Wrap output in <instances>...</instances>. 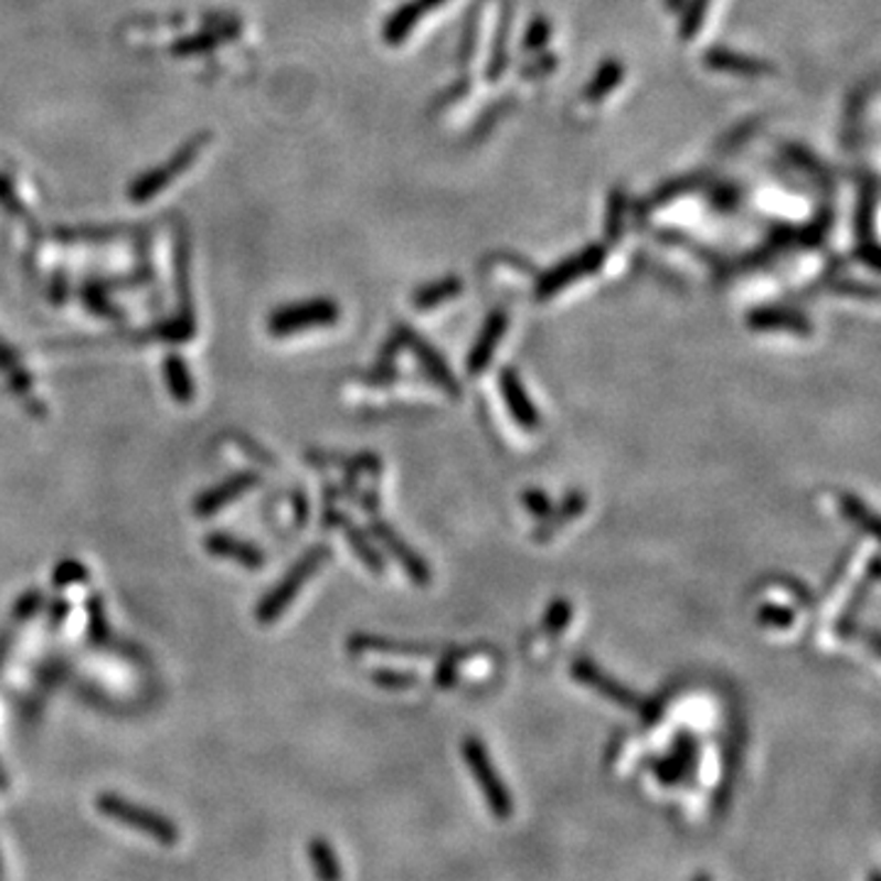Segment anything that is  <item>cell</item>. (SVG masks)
Returning <instances> with one entry per match:
<instances>
[{
	"instance_id": "6da1fadb",
	"label": "cell",
	"mask_w": 881,
	"mask_h": 881,
	"mask_svg": "<svg viewBox=\"0 0 881 881\" xmlns=\"http://www.w3.org/2000/svg\"><path fill=\"white\" fill-rule=\"evenodd\" d=\"M96 808L104 813L106 818L116 820L126 828L138 830L164 847H172L179 842V838H182V830H179V826L172 818H167V816H162V813H157L152 808L132 804V800L123 798L118 794H100L96 798Z\"/></svg>"
},
{
	"instance_id": "7a4b0ae2",
	"label": "cell",
	"mask_w": 881,
	"mask_h": 881,
	"mask_svg": "<svg viewBox=\"0 0 881 881\" xmlns=\"http://www.w3.org/2000/svg\"><path fill=\"white\" fill-rule=\"evenodd\" d=\"M326 561H329V546H323V544L311 546L307 553H304V556L297 561V566H291L285 579H282L273 587V591H269L263 597V601H259V605H257V619H259V623H263V625L275 623V619L289 607V603L294 601V597L299 595L301 585L307 583L311 575L323 566Z\"/></svg>"
},
{
	"instance_id": "3957f363",
	"label": "cell",
	"mask_w": 881,
	"mask_h": 881,
	"mask_svg": "<svg viewBox=\"0 0 881 881\" xmlns=\"http://www.w3.org/2000/svg\"><path fill=\"white\" fill-rule=\"evenodd\" d=\"M463 760H466L468 769L473 772V776H476L480 794L485 796V804H488V808L492 810V816L500 820L512 818L514 813L512 794L507 790L502 776L497 774L488 750H485V744L478 737L463 740Z\"/></svg>"
},
{
	"instance_id": "277c9868",
	"label": "cell",
	"mask_w": 881,
	"mask_h": 881,
	"mask_svg": "<svg viewBox=\"0 0 881 881\" xmlns=\"http://www.w3.org/2000/svg\"><path fill=\"white\" fill-rule=\"evenodd\" d=\"M338 321V304L331 299H307L289 307L277 309L267 321V331L273 336H294L299 331L331 326Z\"/></svg>"
},
{
	"instance_id": "5b68a950",
	"label": "cell",
	"mask_w": 881,
	"mask_h": 881,
	"mask_svg": "<svg viewBox=\"0 0 881 881\" xmlns=\"http://www.w3.org/2000/svg\"><path fill=\"white\" fill-rule=\"evenodd\" d=\"M605 245L593 243L583 247L581 253H575L566 259H561L559 265H553L549 273H544L537 282V297L549 299L553 294H559L561 289H566L573 282H579L587 275H593L595 269H601L605 263Z\"/></svg>"
},
{
	"instance_id": "8992f818",
	"label": "cell",
	"mask_w": 881,
	"mask_h": 881,
	"mask_svg": "<svg viewBox=\"0 0 881 881\" xmlns=\"http://www.w3.org/2000/svg\"><path fill=\"white\" fill-rule=\"evenodd\" d=\"M206 142H209L206 135H199V138L189 140L182 147V150H179L167 164H162L160 169H152V172H147L145 177H140L138 182L130 187V201L145 203V201H150L157 194V191H162L164 187L172 184V179L177 174H182L184 169H189L191 164H194V160H197L203 147H206Z\"/></svg>"
},
{
	"instance_id": "52a82bcc",
	"label": "cell",
	"mask_w": 881,
	"mask_h": 881,
	"mask_svg": "<svg viewBox=\"0 0 881 881\" xmlns=\"http://www.w3.org/2000/svg\"><path fill=\"white\" fill-rule=\"evenodd\" d=\"M571 671L581 683H585L587 688H593V691H597L603 698H609L619 708L639 710L641 715H647V705H644V700L635 691H629L627 686L615 681L613 676H607L595 661L583 659V657L575 659L573 666H571Z\"/></svg>"
},
{
	"instance_id": "ba28073f",
	"label": "cell",
	"mask_w": 881,
	"mask_h": 881,
	"mask_svg": "<svg viewBox=\"0 0 881 881\" xmlns=\"http://www.w3.org/2000/svg\"><path fill=\"white\" fill-rule=\"evenodd\" d=\"M397 338H400V343L412 348V353L416 355V360H420L422 368L426 370V375L432 378L436 385L444 388L450 394V397H458V394H460L458 380L454 378V372H450V368L446 365V360L440 358V353L432 343H426L420 333L412 331V329H404V326L400 329Z\"/></svg>"
},
{
	"instance_id": "9c48e42d",
	"label": "cell",
	"mask_w": 881,
	"mask_h": 881,
	"mask_svg": "<svg viewBox=\"0 0 881 881\" xmlns=\"http://www.w3.org/2000/svg\"><path fill=\"white\" fill-rule=\"evenodd\" d=\"M372 534L382 541V546H385L392 556L402 563V569L410 573L416 583H422V585L428 583V579H432V571L426 569L424 559L414 549H410V544H406V541L397 532H394L388 522H382V519H372Z\"/></svg>"
},
{
	"instance_id": "30bf717a",
	"label": "cell",
	"mask_w": 881,
	"mask_h": 881,
	"mask_svg": "<svg viewBox=\"0 0 881 881\" xmlns=\"http://www.w3.org/2000/svg\"><path fill=\"white\" fill-rule=\"evenodd\" d=\"M507 331V316L502 311H495L488 316V321H485L480 336L476 338V343H473L470 353H468V372L470 375H480V372L490 365V360L495 355L497 346H500L502 336Z\"/></svg>"
},
{
	"instance_id": "8fae6325",
	"label": "cell",
	"mask_w": 881,
	"mask_h": 881,
	"mask_svg": "<svg viewBox=\"0 0 881 881\" xmlns=\"http://www.w3.org/2000/svg\"><path fill=\"white\" fill-rule=\"evenodd\" d=\"M257 482H259L257 473H238V476L223 480L219 488H211V490L203 492L199 500L194 502V512L199 517L216 514L221 507L233 502L235 497H241L245 490H251L253 485H257Z\"/></svg>"
},
{
	"instance_id": "7c38bea8",
	"label": "cell",
	"mask_w": 881,
	"mask_h": 881,
	"mask_svg": "<svg viewBox=\"0 0 881 881\" xmlns=\"http://www.w3.org/2000/svg\"><path fill=\"white\" fill-rule=\"evenodd\" d=\"M703 62L713 72H725V74H737V76H762V74L772 72V66L764 60H760V56H750V54L734 52L728 47L708 50L703 54Z\"/></svg>"
},
{
	"instance_id": "4fadbf2b",
	"label": "cell",
	"mask_w": 881,
	"mask_h": 881,
	"mask_svg": "<svg viewBox=\"0 0 881 881\" xmlns=\"http://www.w3.org/2000/svg\"><path fill=\"white\" fill-rule=\"evenodd\" d=\"M500 390H502V397L510 406V412L514 416V422L524 428H537L539 426V412L534 402L529 400V394L522 385V380H519L517 372L512 368H505L502 375H500Z\"/></svg>"
},
{
	"instance_id": "5bb4252c",
	"label": "cell",
	"mask_w": 881,
	"mask_h": 881,
	"mask_svg": "<svg viewBox=\"0 0 881 881\" xmlns=\"http://www.w3.org/2000/svg\"><path fill=\"white\" fill-rule=\"evenodd\" d=\"M206 551L213 553V556L241 563V566L251 569V571H257L265 563V553L257 546L247 544V541H243V539H235L231 534H223V532L206 537Z\"/></svg>"
},
{
	"instance_id": "9a60e30c",
	"label": "cell",
	"mask_w": 881,
	"mask_h": 881,
	"mask_svg": "<svg viewBox=\"0 0 881 881\" xmlns=\"http://www.w3.org/2000/svg\"><path fill=\"white\" fill-rule=\"evenodd\" d=\"M747 321L754 331H794L798 336L810 333V321L804 314H798L794 309H782V307L754 309Z\"/></svg>"
},
{
	"instance_id": "2e32d148",
	"label": "cell",
	"mask_w": 881,
	"mask_h": 881,
	"mask_svg": "<svg viewBox=\"0 0 881 881\" xmlns=\"http://www.w3.org/2000/svg\"><path fill=\"white\" fill-rule=\"evenodd\" d=\"M510 35H512V6L505 3L500 25L495 30V42L490 47L488 70H485V82L488 84L500 82L507 64H510Z\"/></svg>"
},
{
	"instance_id": "e0dca14e",
	"label": "cell",
	"mask_w": 881,
	"mask_h": 881,
	"mask_svg": "<svg viewBox=\"0 0 881 881\" xmlns=\"http://www.w3.org/2000/svg\"><path fill=\"white\" fill-rule=\"evenodd\" d=\"M331 522L343 529V534H346V539H348V544L353 546V551L358 553V559L363 561L372 573H382V571H385V561H382V556L378 553V549L370 544V539H368L365 532H360V529H358L355 524H350L348 519H346L343 514H338L336 510L326 512V524H331Z\"/></svg>"
},
{
	"instance_id": "ac0fdd59",
	"label": "cell",
	"mask_w": 881,
	"mask_h": 881,
	"mask_svg": "<svg viewBox=\"0 0 881 881\" xmlns=\"http://www.w3.org/2000/svg\"><path fill=\"white\" fill-rule=\"evenodd\" d=\"M307 855L319 881H343L341 860H338V852L333 850V845L329 840L311 838L307 845Z\"/></svg>"
},
{
	"instance_id": "d6986e66",
	"label": "cell",
	"mask_w": 881,
	"mask_h": 881,
	"mask_svg": "<svg viewBox=\"0 0 881 881\" xmlns=\"http://www.w3.org/2000/svg\"><path fill=\"white\" fill-rule=\"evenodd\" d=\"M623 78H625L623 62L605 60L601 66H597V72L591 78V84L585 86L583 98L591 100V104H597V100H603L605 96L613 94L615 88L623 84Z\"/></svg>"
},
{
	"instance_id": "ffe728a7",
	"label": "cell",
	"mask_w": 881,
	"mask_h": 881,
	"mask_svg": "<svg viewBox=\"0 0 881 881\" xmlns=\"http://www.w3.org/2000/svg\"><path fill=\"white\" fill-rule=\"evenodd\" d=\"M422 13L416 10L412 0H406L404 6H400L394 13L388 18L385 28H382V38L390 44V47H400V44L412 35L414 28L420 25Z\"/></svg>"
},
{
	"instance_id": "44dd1931",
	"label": "cell",
	"mask_w": 881,
	"mask_h": 881,
	"mask_svg": "<svg viewBox=\"0 0 881 881\" xmlns=\"http://www.w3.org/2000/svg\"><path fill=\"white\" fill-rule=\"evenodd\" d=\"M460 291H463L460 277L450 275L444 279H436V282H432V285H426L414 294V307L416 309H434V307H438V304L456 299Z\"/></svg>"
},
{
	"instance_id": "7402d4cb",
	"label": "cell",
	"mask_w": 881,
	"mask_h": 881,
	"mask_svg": "<svg viewBox=\"0 0 881 881\" xmlns=\"http://www.w3.org/2000/svg\"><path fill=\"white\" fill-rule=\"evenodd\" d=\"M164 382L169 388V394H172L177 402L187 404L194 400V382H191L184 360L179 355H169L164 360Z\"/></svg>"
},
{
	"instance_id": "603a6c76",
	"label": "cell",
	"mask_w": 881,
	"mask_h": 881,
	"mask_svg": "<svg viewBox=\"0 0 881 881\" xmlns=\"http://www.w3.org/2000/svg\"><path fill=\"white\" fill-rule=\"evenodd\" d=\"M713 0H683L681 6V22H679V38L683 42H691L710 13Z\"/></svg>"
},
{
	"instance_id": "cb8c5ba5",
	"label": "cell",
	"mask_w": 881,
	"mask_h": 881,
	"mask_svg": "<svg viewBox=\"0 0 881 881\" xmlns=\"http://www.w3.org/2000/svg\"><path fill=\"white\" fill-rule=\"evenodd\" d=\"M874 206H877V189L874 184L869 182L862 191H860V203H857V216H855V231H857V238L862 243L864 241H872V229H874Z\"/></svg>"
},
{
	"instance_id": "d4e9b609",
	"label": "cell",
	"mask_w": 881,
	"mask_h": 881,
	"mask_svg": "<svg viewBox=\"0 0 881 881\" xmlns=\"http://www.w3.org/2000/svg\"><path fill=\"white\" fill-rule=\"evenodd\" d=\"M625 216H627V194L615 189L607 199V216H605V238L609 245H615L619 241V235H623Z\"/></svg>"
},
{
	"instance_id": "484cf974",
	"label": "cell",
	"mask_w": 881,
	"mask_h": 881,
	"mask_svg": "<svg viewBox=\"0 0 881 881\" xmlns=\"http://www.w3.org/2000/svg\"><path fill=\"white\" fill-rule=\"evenodd\" d=\"M583 507H585V497L581 495V492H571L566 500H563V505L559 507V510H551L546 517H544V532H541L539 537L544 539V537H549L551 532H556V529L561 527V524H566V522H571V519H575L579 517L581 512H583Z\"/></svg>"
},
{
	"instance_id": "4316f807",
	"label": "cell",
	"mask_w": 881,
	"mask_h": 881,
	"mask_svg": "<svg viewBox=\"0 0 881 881\" xmlns=\"http://www.w3.org/2000/svg\"><path fill=\"white\" fill-rule=\"evenodd\" d=\"M478 32H480V6H476L466 18V28H463L460 44H458V66L466 70L468 64H473V56L478 50Z\"/></svg>"
},
{
	"instance_id": "83f0119b",
	"label": "cell",
	"mask_w": 881,
	"mask_h": 881,
	"mask_svg": "<svg viewBox=\"0 0 881 881\" xmlns=\"http://www.w3.org/2000/svg\"><path fill=\"white\" fill-rule=\"evenodd\" d=\"M0 370L6 372L8 382H10V388H13L18 394H25V392L30 390V378H28V372L22 370L20 360L15 358L13 350H10L3 341H0Z\"/></svg>"
},
{
	"instance_id": "f1b7e54d",
	"label": "cell",
	"mask_w": 881,
	"mask_h": 881,
	"mask_svg": "<svg viewBox=\"0 0 881 881\" xmlns=\"http://www.w3.org/2000/svg\"><path fill=\"white\" fill-rule=\"evenodd\" d=\"M840 507H842V512L850 517L855 524H860L862 529H867L869 534H877V517L867 510V505L860 500V497L842 495L840 497Z\"/></svg>"
},
{
	"instance_id": "f546056e",
	"label": "cell",
	"mask_w": 881,
	"mask_h": 881,
	"mask_svg": "<svg viewBox=\"0 0 881 881\" xmlns=\"http://www.w3.org/2000/svg\"><path fill=\"white\" fill-rule=\"evenodd\" d=\"M571 617H573V605L569 601H561V597H559V601H553L549 605V609H546L544 631H549V635H559V631H563V629L569 627Z\"/></svg>"
},
{
	"instance_id": "4dcf8cb0",
	"label": "cell",
	"mask_w": 881,
	"mask_h": 881,
	"mask_svg": "<svg viewBox=\"0 0 881 881\" xmlns=\"http://www.w3.org/2000/svg\"><path fill=\"white\" fill-rule=\"evenodd\" d=\"M551 22L546 18H534L529 22V28L524 30V38H522V50L524 52H532V50H541L544 44L551 40Z\"/></svg>"
},
{
	"instance_id": "1f68e13d",
	"label": "cell",
	"mask_w": 881,
	"mask_h": 881,
	"mask_svg": "<svg viewBox=\"0 0 881 881\" xmlns=\"http://www.w3.org/2000/svg\"><path fill=\"white\" fill-rule=\"evenodd\" d=\"M760 623L776 627V629H786V627H790V623H794V613L786 607H778V605H764L760 609Z\"/></svg>"
},
{
	"instance_id": "d6a6232c",
	"label": "cell",
	"mask_w": 881,
	"mask_h": 881,
	"mask_svg": "<svg viewBox=\"0 0 881 881\" xmlns=\"http://www.w3.org/2000/svg\"><path fill=\"white\" fill-rule=\"evenodd\" d=\"M372 679H375L378 686L390 688V691H404V688L416 683L414 676L400 673V671H378V673H372Z\"/></svg>"
},
{
	"instance_id": "836d02e7",
	"label": "cell",
	"mask_w": 881,
	"mask_h": 881,
	"mask_svg": "<svg viewBox=\"0 0 881 881\" xmlns=\"http://www.w3.org/2000/svg\"><path fill=\"white\" fill-rule=\"evenodd\" d=\"M78 581H86V571L82 563H76V561L62 563V566L54 573V585H60V587L78 583Z\"/></svg>"
},
{
	"instance_id": "e575fe53",
	"label": "cell",
	"mask_w": 881,
	"mask_h": 881,
	"mask_svg": "<svg viewBox=\"0 0 881 881\" xmlns=\"http://www.w3.org/2000/svg\"><path fill=\"white\" fill-rule=\"evenodd\" d=\"M524 505H527V510H532L539 519H544L553 510L551 500L541 490H527L524 492Z\"/></svg>"
},
{
	"instance_id": "d590c367",
	"label": "cell",
	"mask_w": 881,
	"mask_h": 881,
	"mask_svg": "<svg viewBox=\"0 0 881 881\" xmlns=\"http://www.w3.org/2000/svg\"><path fill=\"white\" fill-rule=\"evenodd\" d=\"M40 605H42V595L38 593V591H30V593H25L20 597L18 601V605H15V619H28V617H32L38 613L40 609Z\"/></svg>"
},
{
	"instance_id": "8d00e7d4",
	"label": "cell",
	"mask_w": 881,
	"mask_h": 881,
	"mask_svg": "<svg viewBox=\"0 0 881 881\" xmlns=\"http://www.w3.org/2000/svg\"><path fill=\"white\" fill-rule=\"evenodd\" d=\"M855 255H857V259H862L869 269H874L877 273L879 269V245L874 241H864L860 247H857Z\"/></svg>"
},
{
	"instance_id": "74e56055",
	"label": "cell",
	"mask_w": 881,
	"mask_h": 881,
	"mask_svg": "<svg viewBox=\"0 0 881 881\" xmlns=\"http://www.w3.org/2000/svg\"><path fill=\"white\" fill-rule=\"evenodd\" d=\"M412 3H414L416 10H420V13L424 15V13H428V10H436V8L444 6L446 0H412Z\"/></svg>"
},
{
	"instance_id": "f35d334b",
	"label": "cell",
	"mask_w": 881,
	"mask_h": 881,
	"mask_svg": "<svg viewBox=\"0 0 881 881\" xmlns=\"http://www.w3.org/2000/svg\"><path fill=\"white\" fill-rule=\"evenodd\" d=\"M8 644H10V631L8 635H3V639H0V664H3L6 654H8Z\"/></svg>"
},
{
	"instance_id": "ab89813d",
	"label": "cell",
	"mask_w": 881,
	"mask_h": 881,
	"mask_svg": "<svg viewBox=\"0 0 881 881\" xmlns=\"http://www.w3.org/2000/svg\"><path fill=\"white\" fill-rule=\"evenodd\" d=\"M681 6H683V0H664L666 10H681Z\"/></svg>"
},
{
	"instance_id": "60d3db41",
	"label": "cell",
	"mask_w": 881,
	"mask_h": 881,
	"mask_svg": "<svg viewBox=\"0 0 881 881\" xmlns=\"http://www.w3.org/2000/svg\"><path fill=\"white\" fill-rule=\"evenodd\" d=\"M0 788H3V790L8 788V776L3 774V769H0Z\"/></svg>"
},
{
	"instance_id": "b9f144b4",
	"label": "cell",
	"mask_w": 881,
	"mask_h": 881,
	"mask_svg": "<svg viewBox=\"0 0 881 881\" xmlns=\"http://www.w3.org/2000/svg\"><path fill=\"white\" fill-rule=\"evenodd\" d=\"M693 881H713V877H710V874H698Z\"/></svg>"
},
{
	"instance_id": "7bdbcfd3",
	"label": "cell",
	"mask_w": 881,
	"mask_h": 881,
	"mask_svg": "<svg viewBox=\"0 0 881 881\" xmlns=\"http://www.w3.org/2000/svg\"><path fill=\"white\" fill-rule=\"evenodd\" d=\"M869 881H879V874H877V872H874V874H872V877H869Z\"/></svg>"
}]
</instances>
